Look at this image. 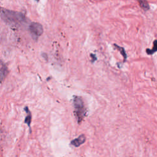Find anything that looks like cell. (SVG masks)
<instances>
[{
	"mask_svg": "<svg viewBox=\"0 0 157 157\" xmlns=\"http://www.w3.org/2000/svg\"><path fill=\"white\" fill-rule=\"evenodd\" d=\"M36 1H39V0H36Z\"/></svg>",
	"mask_w": 157,
	"mask_h": 157,
	"instance_id": "obj_12",
	"label": "cell"
},
{
	"mask_svg": "<svg viewBox=\"0 0 157 157\" xmlns=\"http://www.w3.org/2000/svg\"><path fill=\"white\" fill-rule=\"evenodd\" d=\"M86 141V137L84 134H82V135L78 136L77 138L74 139V140L71 142V144L74 145L76 147H78L81 146L82 144H83Z\"/></svg>",
	"mask_w": 157,
	"mask_h": 157,
	"instance_id": "obj_4",
	"label": "cell"
},
{
	"mask_svg": "<svg viewBox=\"0 0 157 157\" xmlns=\"http://www.w3.org/2000/svg\"><path fill=\"white\" fill-rule=\"evenodd\" d=\"M1 17L4 22L9 25L20 24L23 22L25 18L22 14L9 10H4L3 11Z\"/></svg>",
	"mask_w": 157,
	"mask_h": 157,
	"instance_id": "obj_1",
	"label": "cell"
},
{
	"mask_svg": "<svg viewBox=\"0 0 157 157\" xmlns=\"http://www.w3.org/2000/svg\"><path fill=\"white\" fill-rule=\"evenodd\" d=\"M25 110L26 111V113L27 114V115H26V117L25 118V123H26L28 125L29 127H30L31 122V117H32L30 111L28 107L25 108Z\"/></svg>",
	"mask_w": 157,
	"mask_h": 157,
	"instance_id": "obj_6",
	"label": "cell"
},
{
	"mask_svg": "<svg viewBox=\"0 0 157 157\" xmlns=\"http://www.w3.org/2000/svg\"><path fill=\"white\" fill-rule=\"evenodd\" d=\"M90 56H91V57H92V59H93L92 62H94V61L95 60H97V57H96V55H94V54H91Z\"/></svg>",
	"mask_w": 157,
	"mask_h": 157,
	"instance_id": "obj_10",
	"label": "cell"
},
{
	"mask_svg": "<svg viewBox=\"0 0 157 157\" xmlns=\"http://www.w3.org/2000/svg\"><path fill=\"white\" fill-rule=\"evenodd\" d=\"M114 46L117 49V50H119V51L120 52L121 54L123 55V58H124V61H125L126 60V58H127V55L126 54V52H125V49H123V47H122L117 46V45L115 44H114Z\"/></svg>",
	"mask_w": 157,
	"mask_h": 157,
	"instance_id": "obj_9",
	"label": "cell"
},
{
	"mask_svg": "<svg viewBox=\"0 0 157 157\" xmlns=\"http://www.w3.org/2000/svg\"><path fill=\"white\" fill-rule=\"evenodd\" d=\"M157 52V40L154 41V47L152 49H146V53L148 55H153L154 53Z\"/></svg>",
	"mask_w": 157,
	"mask_h": 157,
	"instance_id": "obj_8",
	"label": "cell"
},
{
	"mask_svg": "<svg viewBox=\"0 0 157 157\" xmlns=\"http://www.w3.org/2000/svg\"><path fill=\"white\" fill-rule=\"evenodd\" d=\"M29 30L33 38L34 39H38L39 36H41L43 33V27L39 23L33 22L29 26Z\"/></svg>",
	"mask_w": 157,
	"mask_h": 157,
	"instance_id": "obj_3",
	"label": "cell"
},
{
	"mask_svg": "<svg viewBox=\"0 0 157 157\" xmlns=\"http://www.w3.org/2000/svg\"><path fill=\"white\" fill-rule=\"evenodd\" d=\"M74 106L76 117L77 118L78 123H80L85 117L87 113L85 106L82 98L79 97H74Z\"/></svg>",
	"mask_w": 157,
	"mask_h": 157,
	"instance_id": "obj_2",
	"label": "cell"
},
{
	"mask_svg": "<svg viewBox=\"0 0 157 157\" xmlns=\"http://www.w3.org/2000/svg\"><path fill=\"white\" fill-rule=\"evenodd\" d=\"M138 1L140 6L144 10L147 11L150 9L149 4L147 0H138Z\"/></svg>",
	"mask_w": 157,
	"mask_h": 157,
	"instance_id": "obj_7",
	"label": "cell"
},
{
	"mask_svg": "<svg viewBox=\"0 0 157 157\" xmlns=\"http://www.w3.org/2000/svg\"><path fill=\"white\" fill-rule=\"evenodd\" d=\"M1 11H2V9H1V6H0V13H1Z\"/></svg>",
	"mask_w": 157,
	"mask_h": 157,
	"instance_id": "obj_11",
	"label": "cell"
},
{
	"mask_svg": "<svg viewBox=\"0 0 157 157\" xmlns=\"http://www.w3.org/2000/svg\"><path fill=\"white\" fill-rule=\"evenodd\" d=\"M8 68L5 65H3L1 69H0V83H2L4 81L8 75Z\"/></svg>",
	"mask_w": 157,
	"mask_h": 157,
	"instance_id": "obj_5",
	"label": "cell"
}]
</instances>
